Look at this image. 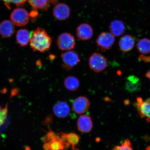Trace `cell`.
Returning <instances> with one entry per match:
<instances>
[{"label": "cell", "mask_w": 150, "mask_h": 150, "mask_svg": "<svg viewBox=\"0 0 150 150\" xmlns=\"http://www.w3.org/2000/svg\"><path fill=\"white\" fill-rule=\"evenodd\" d=\"M29 42L33 51L44 52L50 50L52 39L45 30L38 27L31 34Z\"/></svg>", "instance_id": "1"}, {"label": "cell", "mask_w": 150, "mask_h": 150, "mask_svg": "<svg viewBox=\"0 0 150 150\" xmlns=\"http://www.w3.org/2000/svg\"><path fill=\"white\" fill-rule=\"evenodd\" d=\"M90 69L96 73L102 72L107 66L106 58L98 52H94L90 56L89 60Z\"/></svg>", "instance_id": "2"}, {"label": "cell", "mask_w": 150, "mask_h": 150, "mask_svg": "<svg viewBox=\"0 0 150 150\" xmlns=\"http://www.w3.org/2000/svg\"><path fill=\"white\" fill-rule=\"evenodd\" d=\"M61 57L62 61V66L64 69L67 71L71 70L80 62L78 53L73 50L63 52L61 54Z\"/></svg>", "instance_id": "3"}, {"label": "cell", "mask_w": 150, "mask_h": 150, "mask_svg": "<svg viewBox=\"0 0 150 150\" xmlns=\"http://www.w3.org/2000/svg\"><path fill=\"white\" fill-rule=\"evenodd\" d=\"M30 14L23 8H18L14 9L11 13L10 18L14 25L22 27L27 25L30 19Z\"/></svg>", "instance_id": "4"}, {"label": "cell", "mask_w": 150, "mask_h": 150, "mask_svg": "<svg viewBox=\"0 0 150 150\" xmlns=\"http://www.w3.org/2000/svg\"><path fill=\"white\" fill-rule=\"evenodd\" d=\"M57 45L60 49L64 51H69L74 49L76 45L74 37L70 33H64L58 37Z\"/></svg>", "instance_id": "5"}, {"label": "cell", "mask_w": 150, "mask_h": 150, "mask_svg": "<svg viewBox=\"0 0 150 150\" xmlns=\"http://www.w3.org/2000/svg\"><path fill=\"white\" fill-rule=\"evenodd\" d=\"M115 41V37L110 33L103 32L99 35L96 42L102 52L110 50Z\"/></svg>", "instance_id": "6"}, {"label": "cell", "mask_w": 150, "mask_h": 150, "mask_svg": "<svg viewBox=\"0 0 150 150\" xmlns=\"http://www.w3.org/2000/svg\"><path fill=\"white\" fill-rule=\"evenodd\" d=\"M136 106L139 114L146 118L148 122H150V98L144 101L142 98H137Z\"/></svg>", "instance_id": "7"}, {"label": "cell", "mask_w": 150, "mask_h": 150, "mask_svg": "<svg viewBox=\"0 0 150 150\" xmlns=\"http://www.w3.org/2000/svg\"><path fill=\"white\" fill-rule=\"evenodd\" d=\"M90 106L89 100L87 97L80 96L74 100L72 104L73 109L78 114L85 113L89 110Z\"/></svg>", "instance_id": "8"}, {"label": "cell", "mask_w": 150, "mask_h": 150, "mask_svg": "<svg viewBox=\"0 0 150 150\" xmlns=\"http://www.w3.org/2000/svg\"><path fill=\"white\" fill-rule=\"evenodd\" d=\"M53 14L57 19L65 20L70 17V9L68 6L65 4L59 3L54 7Z\"/></svg>", "instance_id": "9"}, {"label": "cell", "mask_w": 150, "mask_h": 150, "mask_svg": "<svg viewBox=\"0 0 150 150\" xmlns=\"http://www.w3.org/2000/svg\"><path fill=\"white\" fill-rule=\"evenodd\" d=\"M77 36L80 40L86 41L89 40L93 35V30L89 24L84 23L79 25L76 30Z\"/></svg>", "instance_id": "10"}, {"label": "cell", "mask_w": 150, "mask_h": 150, "mask_svg": "<svg viewBox=\"0 0 150 150\" xmlns=\"http://www.w3.org/2000/svg\"><path fill=\"white\" fill-rule=\"evenodd\" d=\"M77 125L79 130L83 133L91 132L93 127L91 117L85 115L80 116L78 120Z\"/></svg>", "instance_id": "11"}, {"label": "cell", "mask_w": 150, "mask_h": 150, "mask_svg": "<svg viewBox=\"0 0 150 150\" xmlns=\"http://www.w3.org/2000/svg\"><path fill=\"white\" fill-rule=\"evenodd\" d=\"M53 111L56 117L59 118H65L68 116L70 113V108L66 103L60 101L54 105Z\"/></svg>", "instance_id": "12"}, {"label": "cell", "mask_w": 150, "mask_h": 150, "mask_svg": "<svg viewBox=\"0 0 150 150\" xmlns=\"http://www.w3.org/2000/svg\"><path fill=\"white\" fill-rule=\"evenodd\" d=\"M135 41L132 35H127L121 38L119 42L120 49L122 51L127 52L134 48Z\"/></svg>", "instance_id": "13"}, {"label": "cell", "mask_w": 150, "mask_h": 150, "mask_svg": "<svg viewBox=\"0 0 150 150\" xmlns=\"http://www.w3.org/2000/svg\"><path fill=\"white\" fill-rule=\"evenodd\" d=\"M142 85L139 79L134 75L129 76L127 78L125 83V89L130 93H134L139 91Z\"/></svg>", "instance_id": "14"}, {"label": "cell", "mask_w": 150, "mask_h": 150, "mask_svg": "<svg viewBox=\"0 0 150 150\" xmlns=\"http://www.w3.org/2000/svg\"><path fill=\"white\" fill-rule=\"evenodd\" d=\"M15 31L14 24L12 21L6 20L0 24V34L6 38L12 37Z\"/></svg>", "instance_id": "15"}, {"label": "cell", "mask_w": 150, "mask_h": 150, "mask_svg": "<svg viewBox=\"0 0 150 150\" xmlns=\"http://www.w3.org/2000/svg\"><path fill=\"white\" fill-rule=\"evenodd\" d=\"M109 29L110 33L114 37H119L125 33V24L121 20H114L110 23Z\"/></svg>", "instance_id": "16"}, {"label": "cell", "mask_w": 150, "mask_h": 150, "mask_svg": "<svg viewBox=\"0 0 150 150\" xmlns=\"http://www.w3.org/2000/svg\"><path fill=\"white\" fill-rule=\"evenodd\" d=\"M30 34L26 29L19 30L16 33V39L18 44L21 47L27 46L30 42Z\"/></svg>", "instance_id": "17"}, {"label": "cell", "mask_w": 150, "mask_h": 150, "mask_svg": "<svg viewBox=\"0 0 150 150\" xmlns=\"http://www.w3.org/2000/svg\"><path fill=\"white\" fill-rule=\"evenodd\" d=\"M64 85L67 89L74 91L79 88L80 83L79 80L74 76H67L64 80Z\"/></svg>", "instance_id": "18"}, {"label": "cell", "mask_w": 150, "mask_h": 150, "mask_svg": "<svg viewBox=\"0 0 150 150\" xmlns=\"http://www.w3.org/2000/svg\"><path fill=\"white\" fill-rule=\"evenodd\" d=\"M28 1L34 9L46 11L50 7V0H28Z\"/></svg>", "instance_id": "19"}, {"label": "cell", "mask_w": 150, "mask_h": 150, "mask_svg": "<svg viewBox=\"0 0 150 150\" xmlns=\"http://www.w3.org/2000/svg\"><path fill=\"white\" fill-rule=\"evenodd\" d=\"M139 52L143 54L150 53V40L146 38L140 39L137 44Z\"/></svg>", "instance_id": "20"}, {"label": "cell", "mask_w": 150, "mask_h": 150, "mask_svg": "<svg viewBox=\"0 0 150 150\" xmlns=\"http://www.w3.org/2000/svg\"><path fill=\"white\" fill-rule=\"evenodd\" d=\"M111 150H133V148L130 141L128 139L125 140L120 146H116Z\"/></svg>", "instance_id": "21"}, {"label": "cell", "mask_w": 150, "mask_h": 150, "mask_svg": "<svg viewBox=\"0 0 150 150\" xmlns=\"http://www.w3.org/2000/svg\"><path fill=\"white\" fill-rule=\"evenodd\" d=\"M8 112V104H7L4 108L0 106V127L6 121Z\"/></svg>", "instance_id": "22"}, {"label": "cell", "mask_w": 150, "mask_h": 150, "mask_svg": "<svg viewBox=\"0 0 150 150\" xmlns=\"http://www.w3.org/2000/svg\"><path fill=\"white\" fill-rule=\"evenodd\" d=\"M68 143L73 146L77 145L79 142V137L77 134L74 133H71L65 136Z\"/></svg>", "instance_id": "23"}, {"label": "cell", "mask_w": 150, "mask_h": 150, "mask_svg": "<svg viewBox=\"0 0 150 150\" xmlns=\"http://www.w3.org/2000/svg\"><path fill=\"white\" fill-rule=\"evenodd\" d=\"M1 1H4L5 5L9 9L10 8L11 4H14L18 7H21L25 5L27 0H1Z\"/></svg>", "instance_id": "24"}, {"label": "cell", "mask_w": 150, "mask_h": 150, "mask_svg": "<svg viewBox=\"0 0 150 150\" xmlns=\"http://www.w3.org/2000/svg\"><path fill=\"white\" fill-rule=\"evenodd\" d=\"M50 145L51 150H60L63 149V148L61 142L55 139L52 140V143Z\"/></svg>", "instance_id": "25"}, {"label": "cell", "mask_w": 150, "mask_h": 150, "mask_svg": "<svg viewBox=\"0 0 150 150\" xmlns=\"http://www.w3.org/2000/svg\"><path fill=\"white\" fill-rule=\"evenodd\" d=\"M139 59L140 61H143L146 62H150V56H146L142 55L140 56Z\"/></svg>", "instance_id": "26"}, {"label": "cell", "mask_w": 150, "mask_h": 150, "mask_svg": "<svg viewBox=\"0 0 150 150\" xmlns=\"http://www.w3.org/2000/svg\"><path fill=\"white\" fill-rule=\"evenodd\" d=\"M30 16H31L32 18H34L35 17L37 16L38 13L37 12L35 11H32V12L30 13Z\"/></svg>", "instance_id": "27"}, {"label": "cell", "mask_w": 150, "mask_h": 150, "mask_svg": "<svg viewBox=\"0 0 150 150\" xmlns=\"http://www.w3.org/2000/svg\"><path fill=\"white\" fill-rule=\"evenodd\" d=\"M50 4L53 5L57 4V0H50Z\"/></svg>", "instance_id": "28"}, {"label": "cell", "mask_w": 150, "mask_h": 150, "mask_svg": "<svg viewBox=\"0 0 150 150\" xmlns=\"http://www.w3.org/2000/svg\"><path fill=\"white\" fill-rule=\"evenodd\" d=\"M145 76L146 78L149 79L150 80V70L146 73Z\"/></svg>", "instance_id": "29"}, {"label": "cell", "mask_w": 150, "mask_h": 150, "mask_svg": "<svg viewBox=\"0 0 150 150\" xmlns=\"http://www.w3.org/2000/svg\"><path fill=\"white\" fill-rule=\"evenodd\" d=\"M36 65L38 66H40V65H42V63H41V61H37Z\"/></svg>", "instance_id": "30"}]
</instances>
